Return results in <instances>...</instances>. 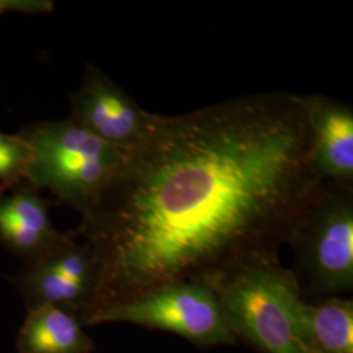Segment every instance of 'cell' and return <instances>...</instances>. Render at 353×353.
I'll return each mask as SVG.
<instances>
[{"mask_svg":"<svg viewBox=\"0 0 353 353\" xmlns=\"http://www.w3.org/2000/svg\"><path fill=\"white\" fill-rule=\"evenodd\" d=\"M325 182L301 94L256 93L157 115L125 174L83 214L81 233L101 265L100 299L210 283L270 254L265 243L290 239Z\"/></svg>","mask_w":353,"mask_h":353,"instance_id":"1","label":"cell"},{"mask_svg":"<svg viewBox=\"0 0 353 353\" xmlns=\"http://www.w3.org/2000/svg\"><path fill=\"white\" fill-rule=\"evenodd\" d=\"M232 331L268 353H316L296 278L271 254L230 265L210 281Z\"/></svg>","mask_w":353,"mask_h":353,"instance_id":"2","label":"cell"},{"mask_svg":"<svg viewBox=\"0 0 353 353\" xmlns=\"http://www.w3.org/2000/svg\"><path fill=\"white\" fill-rule=\"evenodd\" d=\"M19 134L30 152L24 183L37 191H49L81 216L126 172L128 154L70 118L33 123Z\"/></svg>","mask_w":353,"mask_h":353,"instance_id":"3","label":"cell"},{"mask_svg":"<svg viewBox=\"0 0 353 353\" xmlns=\"http://www.w3.org/2000/svg\"><path fill=\"white\" fill-rule=\"evenodd\" d=\"M313 290L353 287V186L325 182L290 236Z\"/></svg>","mask_w":353,"mask_h":353,"instance_id":"4","label":"cell"},{"mask_svg":"<svg viewBox=\"0 0 353 353\" xmlns=\"http://www.w3.org/2000/svg\"><path fill=\"white\" fill-rule=\"evenodd\" d=\"M89 319L160 328L201 344L234 343L216 292L207 281L172 283L132 300L109 305Z\"/></svg>","mask_w":353,"mask_h":353,"instance_id":"5","label":"cell"},{"mask_svg":"<svg viewBox=\"0 0 353 353\" xmlns=\"http://www.w3.org/2000/svg\"><path fill=\"white\" fill-rule=\"evenodd\" d=\"M156 118L93 64L71 97L70 119L126 154L145 141Z\"/></svg>","mask_w":353,"mask_h":353,"instance_id":"6","label":"cell"},{"mask_svg":"<svg viewBox=\"0 0 353 353\" xmlns=\"http://www.w3.org/2000/svg\"><path fill=\"white\" fill-rule=\"evenodd\" d=\"M70 240L58 232L49 216V202L39 191L23 183L0 188V242L33 262Z\"/></svg>","mask_w":353,"mask_h":353,"instance_id":"7","label":"cell"},{"mask_svg":"<svg viewBox=\"0 0 353 353\" xmlns=\"http://www.w3.org/2000/svg\"><path fill=\"white\" fill-rule=\"evenodd\" d=\"M313 165L326 182L353 186V110L326 96H305Z\"/></svg>","mask_w":353,"mask_h":353,"instance_id":"8","label":"cell"},{"mask_svg":"<svg viewBox=\"0 0 353 353\" xmlns=\"http://www.w3.org/2000/svg\"><path fill=\"white\" fill-rule=\"evenodd\" d=\"M89 341L72 313L52 305L29 307L20 328V353H83Z\"/></svg>","mask_w":353,"mask_h":353,"instance_id":"9","label":"cell"},{"mask_svg":"<svg viewBox=\"0 0 353 353\" xmlns=\"http://www.w3.org/2000/svg\"><path fill=\"white\" fill-rule=\"evenodd\" d=\"M306 323L316 353H353V303L332 299L306 306Z\"/></svg>","mask_w":353,"mask_h":353,"instance_id":"10","label":"cell"},{"mask_svg":"<svg viewBox=\"0 0 353 353\" xmlns=\"http://www.w3.org/2000/svg\"><path fill=\"white\" fill-rule=\"evenodd\" d=\"M29 157V147L19 132L0 131V188L10 190L24 183Z\"/></svg>","mask_w":353,"mask_h":353,"instance_id":"11","label":"cell"},{"mask_svg":"<svg viewBox=\"0 0 353 353\" xmlns=\"http://www.w3.org/2000/svg\"><path fill=\"white\" fill-rule=\"evenodd\" d=\"M54 3L49 0H0V14L8 12L38 13L50 12Z\"/></svg>","mask_w":353,"mask_h":353,"instance_id":"12","label":"cell"}]
</instances>
